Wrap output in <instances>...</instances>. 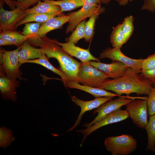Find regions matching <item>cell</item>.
I'll use <instances>...</instances> for the list:
<instances>
[{"instance_id": "cell-21", "label": "cell", "mask_w": 155, "mask_h": 155, "mask_svg": "<svg viewBox=\"0 0 155 155\" xmlns=\"http://www.w3.org/2000/svg\"><path fill=\"white\" fill-rule=\"evenodd\" d=\"M149 117L145 128L148 137L146 150L155 153V114Z\"/></svg>"}, {"instance_id": "cell-29", "label": "cell", "mask_w": 155, "mask_h": 155, "mask_svg": "<svg viewBox=\"0 0 155 155\" xmlns=\"http://www.w3.org/2000/svg\"><path fill=\"white\" fill-rule=\"evenodd\" d=\"M11 131L5 127L0 129V146L5 149L15 140Z\"/></svg>"}, {"instance_id": "cell-24", "label": "cell", "mask_w": 155, "mask_h": 155, "mask_svg": "<svg viewBox=\"0 0 155 155\" xmlns=\"http://www.w3.org/2000/svg\"><path fill=\"white\" fill-rule=\"evenodd\" d=\"M53 4L59 6L61 8V12L70 11L84 5L85 0H63L61 1H55L51 0H44Z\"/></svg>"}, {"instance_id": "cell-18", "label": "cell", "mask_w": 155, "mask_h": 155, "mask_svg": "<svg viewBox=\"0 0 155 155\" xmlns=\"http://www.w3.org/2000/svg\"><path fill=\"white\" fill-rule=\"evenodd\" d=\"M18 52L19 61L21 65L26 60L39 58L43 53L41 48H34L26 40L22 44Z\"/></svg>"}, {"instance_id": "cell-16", "label": "cell", "mask_w": 155, "mask_h": 155, "mask_svg": "<svg viewBox=\"0 0 155 155\" xmlns=\"http://www.w3.org/2000/svg\"><path fill=\"white\" fill-rule=\"evenodd\" d=\"M69 16L63 14L51 18L42 24L36 36L42 38L45 36L49 32L58 29L65 23L68 22L70 19Z\"/></svg>"}, {"instance_id": "cell-41", "label": "cell", "mask_w": 155, "mask_h": 155, "mask_svg": "<svg viewBox=\"0 0 155 155\" xmlns=\"http://www.w3.org/2000/svg\"><path fill=\"white\" fill-rule=\"evenodd\" d=\"M17 0V1L18 2H21L23 1L24 0Z\"/></svg>"}, {"instance_id": "cell-32", "label": "cell", "mask_w": 155, "mask_h": 155, "mask_svg": "<svg viewBox=\"0 0 155 155\" xmlns=\"http://www.w3.org/2000/svg\"><path fill=\"white\" fill-rule=\"evenodd\" d=\"M146 100L149 116L155 114V87L150 91Z\"/></svg>"}, {"instance_id": "cell-8", "label": "cell", "mask_w": 155, "mask_h": 155, "mask_svg": "<svg viewBox=\"0 0 155 155\" xmlns=\"http://www.w3.org/2000/svg\"><path fill=\"white\" fill-rule=\"evenodd\" d=\"M126 106L129 117L137 127L145 129L148 122V111L146 100H134Z\"/></svg>"}, {"instance_id": "cell-9", "label": "cell", "mask_w": 155, "mask_h": 155, "mask_svg": "<svg viewBox=\"0 0 155 155\" xmlns=\"http://www.w3.org/2000/svg\"><path fill=\"white\" fill-rule=\"evenodd\" d=\"M129 117L127 110L120 109L108 114L86 129L76 130V131L81 133L83 135L80 147L82 146L84 142L87 137L95 130L105 125L123 121Z\"/></svg>"}, {"instance_id": "cell-31", "label": "cell", "mask_w": 155, "mask_h": 155, "mask_svg": "<svg viewBox=\"0 0 155 155\" xmlns=\"http://www.w3.org/2000/svg\"><path fill=\"white\" fill-rule=\"evenodd\" d=\"M42 24L39 22L27 23L24 24V26L21 33L26 36L34 35L36 36Z\"/></svg>"}, {"instance_id": "cell-7", "label": "cell", "mask_w": 155, "mask_h": 155, "mask_svg": "<svg viewBox=\"0 0 155 155\" xmlns=\"http://www.w3.org/2000/svg\"><path fill=\"white\" fill-rule=\"evenodd\" d=\"M21 47L20 46L12 51H0L1 69L7 76L14 79L21 78L19 68L21 65L19 61L18 52Z\"/></svg>"}, {"instance_id": "cell-10", "label": "cell", "mask_w": 155, "mask_h": 155, "mask_svg": "<svg viewBox=\"0 0 155 155\" xmlns=\"http://www.w3.org/2000/svg\"><path fill=\"white\" fill-rule=\"evenodd\" d=\"M108 58L113 61H118L124 64L128 67L137 70L140 73L143 59H133L125 56L120 49L108 48L103 50L99 55V59Z\"/></svg>"}, {"instance_id": "cell-37", "label": "cell", "mask_w": 155, "mask_h": 155, "mask_svg": "<svg viewBox=\"0 0 155 155\" xmlns=\"http://www.w3.org/2000/svg\"><path fill=\"white\" fill-rule=\"evenodd\" d=\"M11 45H12V44L9 41L4 39H0V46H6Z\"/></svg>"}, {"instance_id": "cell-39", "label": "cell", "mask_w": 155, "mask_h": 155, "mask_svg": "<svg viewBox=\"0 0 155 155\" xmlns=\"http://www.w3.org/2000/svg\"><path fill=\"white\" fill-rule=\"evenodd\" d=\"M133 0H121L119 3V5L125 6L127 4L129 1L132 2Z\"/></svg>"}, {"instance_id": "cell-5", "label": "cell", "mask_w": 155, "mask_h": 155, "mask_svg": "<svg viewBox=\"0 0 155 155\" xmlns=\"http://www.w3.org/2000/svg\"><path fill=\"white\" fill-rule=\"evenodd\" d=\"M108 77L94 67L90 61L82 63L75 81L82 85L98 88Z\"/></svg>"}, {"instance_id": "cell-34", "label": "cell", "mask_w": 155, "mask_h": 155, "mask_svg": "<svg viewBox=\"0 0 155 155\" xmlns=\"http://www.w3.org/2000/svg\"><path fill=\"white\" fill-rule=\"evenodd\" d=\"M15 4L16 7L24 10L28 8L31 5L41 0H24L22 2H19L17 1L11 0Z\"/></svg>"}, {"instance_id": "cell-15", "label": "cell", "mask_w": 155, "mask_h": 155, "mask_svg": "<svg viewBox=\"0 0 155 155\" xmlns=\"http://www.w3.org/2000/svg\"><path fill=\"white\" fill-rule=\"evenodd\" d=\"M63 82L64 86L67 88L76 89L84 91L91 94L95 98L104 97H113L121 96L102 89L81 85L71 79H68Z\"/></svg>"}, {"instance_id": "cell-30", "label": "cell", "mask_w": 155, "mask_h": 155, "mask_svg": "<svg viewBox=\"0 0 155 155\" xmlns=\"http://www.w3.org/2000/svg\"><path fill=\"white\" fill-rule=\"evenodd\" d=\"M98 16L95 15L90 17L86 22L85 25V36L84 39L86 42L90 41L93 36L94 28L96 20Z\"/></svg>"}, {"instance_id": "cell-1", "label": "cell", "mask_w": 155, "mask_h": 155, "mask_svg": "<svg viewBox=\"0 0 155 155\" xmlns=\"http://www.w3.org/2000/svg\"><path fill=\"white\" fill-rule=\"evenodd\" d=\"M140 73L136 70L128 67L123 75L115 79H107L98 88L113 91L120 96L126 94L129 96L133 93L148 96L154 87V84Z\"/></svg>"}, {"instance_id": "cell-13", "label": "cell", "mask_w": 155, "mask_h": 155, "mask_svg": "<svg viewBox=\"0 0 155 155\" xmlns=\"http://www.w3.org/2000/svg\"><path fill=\"white\" fill-rule=\"evenodd\" d=\"M90 62L94 67L104 72L109 78L113 79L123 75L128 68L122 62L117 61H113L110 63L94 61H90Z\"/></svg>"}, {"instance_id": "cell-23", "label": "cell", "mask_w": 155, "mask_h": 155, "mask_svg": "<svg viewBox=\"0 0 155 155\" xmlns=\"http://www.w3.org/2000/svg\"><path fill=\"white\" fill-rule=\"evenodd\" d=\"M57 16L51 14L31 13L28 14L15 26L14 29L21 25L31 22L40 23L44 22L49 19Z\"/></svg>"}, {"instance_id": "cell-19", "label": "cell", "mask_w": 155, "mask_h": 155, "mask_svg": "<svg viewBox=\"0 0 155 155\" xmlns=\"http://www.w3.org/2000/svg\"><path fill=\"white\" fill-rule=\"evenodd\" d=\"M61 10L60 7L58 5L51 3L46 1H44L43 2L40 1L35 6L24 10V12L26 14L34 13L58 16L63 14Z\"/></svg>"}, {"instance_id": "cell-33", "label": "cell", "mask_w": 155, "mask_h": 155, "mask_svg": "<svg viewBox=\"0 0 155 155\" xmlns=\"http://www.w3.org/2000/svg\"><path fill=\"white\" fill-rule=\"evenodd\" d=\"M155 68V53L149 55L143 59L142 65V70H148Z\"/></svg>"}, {"instance_id": "cell-14", "label": "cell", "mask_w": 155, "mask_h": 155, "mask_svg": "<svg viewBox=\"0 0 155 155\" xmlns=\"http://www.w3.org/2000/svg\"><path fill=\"white\" fill-rule=\"evenodd\" d=\"M56 43L60 45L64 51L71 56L74 57L79 59L81 63L94 61H100L99 58L93 56L88 49H85L75 45L73 43L67 42L61 43L56 40Z\"/></svg>"}, {"instance_id": "cell-2", "label": "cell", "mask_w": 155, "mask_h": 155, "mask_svg": "<svg viewBox=\"0 0 155 155\" xmlns=\"http://www.w3.org/2000/svg\"><path fill=\"white\" fill-rule=\"evenodd\" d=\"M32 44L40 46L48 59H56L60 67L77 61L65 52L56 43V40L50 39L46 36L42 38L37 37L35 38Z\"/></svg>"}, {"instance_id": "cell-36", "label": "cell", "mask_w": 155, "mask_h": 155, "mask_svg": "<svg viewBox=\"0 0 155 155\" xmlns=\"http://www.w3.org/2000/svg\"><path fill=\"white\" fill-rule=\"evenodd\" d=\"M141 10H146L150 12H155V0H144Z\"/></svg>"}, {"instance_id": "cell-20", "label": "cell", "mask_w": 155, "mask_h": 155, "mask_svg": "<svg viewBox=\"0 0 155 155\" xmlns=\"http://www.w3.org/2000/svg\"><path fill=\"white\" fill-rule=\"evenodd\" d=\"M34 35L26 36L19 32L12 30L0 31V38L6 40L12 44L19 46Z\"/></svg>"}, {"instance_id": "cell-35", "label": "cell", "mask_w": 155, "mask_h": 155, "mask_svg": "<svg viewBox=\"0 0 155 155\" xmlns=\"http://www.w3.org/2000/svg\"><path fill=\"white\" fill-rule=\"evenodd\" d=\"M140 73L151 84H155V68L148 70H141Z\"/></svg>"}, {"instance_id": "cell-42", "label": "cell", "mask_w": 155, "mask_h": 155, "mask_svg": "<svg viewBox=\"0 0 155 155\" xmlns=\"http://www.w3.org/2000/svg\"><path fill=\"white\" fill-rule=\"evenodd\" d=\"M63 0H57V1H63Z\"/></svg>"}, {"instance_id": "cell-27", "label": "cell", "mask_w": 155, "mask_h": 155, "mask_svg": "<svg viewBox=\"0 0 155 155\" xmlns=\"http://www.w3.org/2000/svg\"><path fill=\"white\" fill-rule=\"evenodd\" d=\"M82 63L76 61L71 64L60 67V70L71 79L75 80Z\"/></svg>"}, {"instance_id": "cell-17", "label": "cell", "mask_w": 155, "mask_h": 155, "mask_svg": "<svg viewBox=\"0 0 155 155\" xmlns=\"http://www.w3.org/2000/svg\"><path fill=\"white\" fill-rule=\"evenodd\" d=\"M18 83L16 79L12 78L5 75L0 72V90L2 97L6 99H10L13 101L16 100V87Z\"/></svg>"}, {"instance_id": "cell-3", "label": "cell", "mask_w": 155, "mask_h": 155, "mask_svg": "<svg viewBox=\"0 0 155 155\" xmlns=\"http://www.w3.org/2000/svg\"><path fill=\"white\" fill-rule=\"evenodd\" d=\"M101 0H85L82 8L78 11L67 14L70 17L69 24L65 32L67 34L73 30L80 22L86 18L95 15L98 16L105 11V9L100 5Z\"/></svg>"}, {"instance_id": "cell-6", "label": "cell", "mask_w": 155, "mask_h": 155, "mask_svg": "<svg viewBox=\"0 0 155 155\" xmlns=\"http://www.w3.org/2000/svg\"><path fill=\"white\" fill-rule=\"evenodd\" d=\"M135 99H145L146 97H135L127 96H121L117 99L111 100L107 102L94 110L93 112V114L94 115L97 113L96 116L91 122L89 123L84 124L83 127L86 128L90 127L106 115L120 109L122 106L126 105Z\"/></svg>"}, {"instance_id": "cell-38", "label": "cell", "mask_w": 155, "mask_h": 155, "mask_svg": "<svg viewBox=\"0 0 155 155\" xmlns=\"http://www.w3.org/2000/svg\"><path fill=\"white\" fill-rule=\"evenodd\" d=\"M4 0L6 3L11 8H12L13 9H15V6H16L15 4L11 0Z\"/></svg>"}, {"instance_id": "cell-26", "label": "cell", "mask_w": 155, "mask_h": 155, "mask_svg": "<svg viewBox=\"0 0 155 155\" xmlns=\"http://www.w3.org/2000/svg\"><path fill=\"white\" fill-rule=\"evenodd\" d=\"M85 20L79 23L71 34L66 39L67 42L77 43L81 39L84 38L85 36Z\"/></svg>"}, {"instance_id": "cell-40", "label": "cell", "mask_w": 155, "mask_h": 155, "mask_svg": "<svg viewBox=\"0 0 155 155\" xmlns=\"http://www.w3.org/2000/svg\"><path fill=\"white\" fill-rule=\"evenodd\" d=\"M111 0H115L119 3L121 0H101V1L102 3L107 4Z\"/></svg>"}, {"instance_id": "cell-11", "label": "cell", "mask_w": 155, "mask_h": 155, "mask_svg": "<svg viewBox=\"0 0 155 155\" xmlns=\"http://www.w3.org/2000/svg\"><path fill=\"white\" fill-rule=\"evenodd\" d=\"M26 15L24 10L18 7H17L13 10L9 11L4 9L1 5L0 31L13 30L16 25Z\"/></svg>"}, {"instance_id": "cell-28", "label": "cell", "mask_w": 155, "mask_h": 155, "mask_svg": "<svg viewBox=\"0 0 155 155\" xmlns=\"http://www.w3.org/2000/svg\"><path fill=\"white\" fill-rule=\"evenodd\" d=\"M133 21V16L130 15L125 18L122 23L124 44L127 42L133 33L134 30Z\"/></svg>"}, {"instance_id": "cell-12", "label": "cell", "mask_w": 155, "mask_h": 155, "mask_svg": "<svg viewBox=\"0 0 155 155\" xmlns=\"http://www.w3.org/2000/svg\"><path fill=\"white\" fill-rule=\"evenodd\" d=\"M113 98V97H99L95 98L92 100L84 101L79 99L75 96H73L71 97L72 102L80 107L81 111L73 125L67 131H72L80 124L83 115L85 112L98 108Z\"/></svg>"}, {"instance_id": "cell-25", "label": "cell", "mask_w": 155, "mask_h": 155, "mask_svg": "<svg viewBox=\"0 0 155 155\" xmlns=\"http://www.w3.org/2000/svg\"><path fill=\"white\" fill-rule=\"evenodd\" d=\"M110 42L113 47L120 49L124 44L122 23L113 27L110 36Z\"/></svg>"}, {"instance_id": "cell-4", "label": "cell", "mask_w": 155, "mask_h": 155, "mask_svg": "<svg viewBox=\"0 0 155 155\" xmlns=\"http://www.w3.org/2000/svg\"><path fill=\"white\" fill-rule=\"evenodd\" d=\"M104 144L106 150L112 155H127L136 150V140L127 134L108 137L105 138Z\"/></svg>"}, {"instance_id": "cell-22", "label": "cell", "mask_w": 155, "mask_h": 155, "mask_svg": "<svg viewBox=\"0 0 155 155\" xmlns=\"http://www.w3.org/2000/svg\"><path fill=\"white\" fill-rule=\"evenodd\" d=\"M48 59L46 56L43 53L40 58L35 59L26 60L23 63H31L41 65L59 75L61 78L62 82L67 79H71L60 70L54 67L49 61Z\"/></svg>"}]
</instances>
